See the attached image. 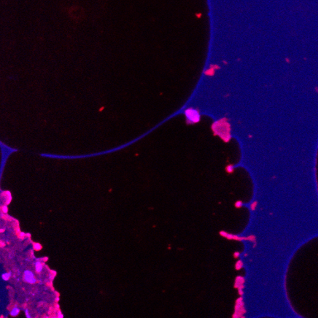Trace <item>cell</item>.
<instances>
[{
  "label": "cell",
  "mask_w": 318,
  "mask_h": 318,
  "mask_svg": "<svg viewBox=\"0 0 318 318\" xmlns=\"http://www.w3.org/2000/svg\"><path fill=\"white\" fill-rule=\"evenodd\" d=\"M246 310L244 307V302L242 297H240L237 298L235 302V312L233 314V317L234 318H240V317H245L244 316L246 313Z\"/></svg>",
  "instance_id": "6da1fadb"
},
{
  "label": "cell",
  "mask_w": 318,
  "mask_h": 318,
  "mask_svg": "<svg viewBox=\"0 0 318 318\" xmlns=\"http://www.w3.org/2000/svg\"><path fill=\"white\" fill-rule=\"evenodd\" d=\"M219 235H221L222 237H224L226 238L228 240H236V241H244V240H248L252 242L256 243V237L255 235H250L248 237H240L236 235H233L232 234H229L224 231H221L219 232Z\"/></svg>",
  "instance_id": "7a4b0ae2"
},
{
  "label": "cell",
  "mask_w": 318,
  "mask_h": 318,
  "mask_svg": "<svg viewBox=\"0 0 318 318\" xmlns=\"http://www.w3.org/2000/svg\"><path fill=\"white\" fill-rule=\"evenodd\" d=\"M186 116L187 118L193 123L198 122L199 121V114L198 112L194 109H188L186 111Z\"/></svg>",
  "instance_id": "3957f363"
},
{
  "label": "cell",
  "mask_w": 318,
  "mask_h": 318,
  "mask_svg": "<svg viewBox=\"0 0 318 318\" xmlns=\"http://www.w3.org/2000/svg\"><path fill=\"white\" fill-rule=\"evenodd\" d=\"M23 279L25 282L29 284H34L36 282V279L34 273L29 270L25 271L23 272Z\"/></svg>",
  "instance_id": "277c9868"
},
{
  "label": "cell",
  "mask_w": 318,
  "mask_h": 318,
  "mask_svg": "<svg viewBox=\"0 0 318 318\" xmlns=\"http://www.w3.org/2000/svg\"><path fill=\"white\" fill-rule=\"evenodd\" d=\"M245 282V280L244 277L241 276H238L235 279L234 287L236 289H244Z\"/></svg>",
  "instance_id": "5b68a950"
},
{
  "label": "cell",
  "mask_w": 318,
  "mask_h": 318,
  "mask_svg": "<svg viewBox=\"0 0 318 318\" xmlns=\"http://www.w3.org/2000/svg\"><path fill=\"white\" fill-rule=\"evenodd\" d=\"M243 267H244V263L241 260H239L236 262L235 269L236 271H240V269L243 268Z\"/></svg>",
  "instance_id": "8992f818"
},
{
  "label": "cell",
  "mask_w": 318,
  "mask_h": 318,
  "mask_svg": "<svg viewBox=\"0 0 318 318\" xmlns=\"http://www.w3.org/2000/svg\"><path fill=\"white\" fill-rule=\"evenodd\" d=\"M35 268L37 272L40 273L43 270V265L40 262H37L35 264Z\"/></svg>",
  "instance_id": "52a82bcc"
},
{
  "label": "cell",
  "mask_w": 318,
  "mask_h": 318,
  "mask_svg": "<svg viewBox=\"0 0 318 318\" xmlns=\"http://www.w3.org/2000/svg\"><path fill=\"white\" fill-rule=\"evenodd\" d=\"M19 313H20V309L17 307H14L10 311V315L11 316H17L19 315Z\"/></svg>",
  "instance_id": "ba28073f"
},
{
  "label": "cell",
  "mask_w": 318,
  "mask_h": 318,
  "mask_svg": "<svg viewBox=\"0 0 318 318\" xmlns=\"http://www.w3.org/2000/svg\"><path fill=\"white\" fill-rule=\"evenodd\" d=\"M2 279H3V280L5 281H8V279L10 278L11 277V273L10 272H5V273H3L2 276Z\"/></svg>",
  "instance_id": "9c48e42d"
},
{
  "label": "cell",
  "mask_w": 318,
  "mask_h": 318,
  "mask_svg": "<svg viewBox=\"0 0 318 318\" xmlns=\"http://www.w3.org/2000/svg\"><path fill=\"white\" fill-rule=\"evenodd\" d=\"M243 205H244V203L242 201H237L235 204V207L236 208H240L243 207Z\"/></svg>",
  "instance_id": "30bf717a"
},
{
  "label": "cell",
  "mask_w": 318,
  "mask_h": 318,
  "mask_svg": "<svg viewBox=\"0 0 318 318\" xmlns=\"http://www.w3.org/2000/svg\"><path fill=\"white\" fill-rule=\"evenodd\" d=\"M257 205H258V202H257V201H254V202H253V203H252V204H251V205H250L251 210H252V211L256 210V207H257Z\"/></svg>",
  "instance_id": "8fae6325"
},
{
  "label": "cell",
  "mask_w": 318,
  "mask_h": 318,
  "mask_svg": "<svg viewBox=\"0 0 318 318\" xmlns=\"http://www.w3.org/2000/svg\"><path fill=\"white\" fill-rule=\"evenodd\" d=\"M240 257V253L238 251H236L233 254V257L236 259H238V257Z\"/></svg>",
  "instance_id": "7c38bea8"
},
{
  "label": "cell",
  "mask_w": 318,
  "mask_h": 318,
  "mask_svg": "<svg viewBox=\"0 0 318 318\" xmlns=\"http://www.w3.org/2000/svg\"><path fill=\"white\" fill-rule=\"evenodd\" d=\"M41 245H40V244L36 243V244H35V245H34V248H35V250H40V249H41Z\"/></svg>",
  "instance_id": "4fadbf2b"
},
{
  "label": "cell",
  "mask_w": 318,
  "mask_h": 318,
  "mask_svg": "<svg viewBox=\"0 0 318 318\" xmlns=\"http://www.w3.org/2000/svg\"><path fill=\"white\" fill-rule=\"evenodd\" d=\"M238 294H239V295L240 296H242L244 295V294L243 289H238Z\"/></svg>",
  "instance_id": "5bb4252c"
},
{
  "label": "cell",
  "mask_w": 318,
  "mask_h": 318,
  "mask_svg": "<svg viewBox=\"0 0 318 318\" xmlns=\"http://www.w3.org/2000/svg\"><path fill=\"white\" fill-rule=\"evenodd\" d=\"M227 168H228L227 169V172H228L229 173H231V172H233V168H232V167H231V166L228 167Z\"/></svg>",
  "instance_id": "9a60e30c"
},
{
  "label": "cell",
  "mask_w": 318,
  "mask_h": 318,
  "mask_svg": "<svg viewBox=\"0 0 318 318\" xmlns=\"http://www.w3.org/2000/svg\"><path fill=\"white\" fill-rule=\"evenodd\" d=\"M245 257H247V253H245Z\"/></svg>",
  "instance_id": "2e32d148"
}]
</instances>
